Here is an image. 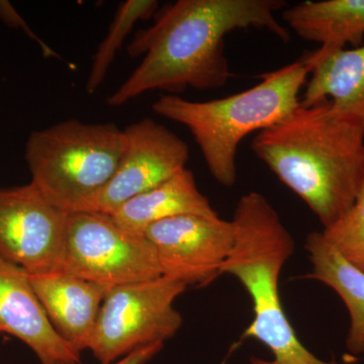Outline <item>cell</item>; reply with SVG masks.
I'll return each mask as SVG.
<instances>
[{"label": "cell", "mask_w": 364, "mask_h": 364, "mask_svg": "<svg viewBox=\"0 0 364 364\" xmlns=\"http://www.w3.org/2000/svg\"><path fill=\"white\" fill-rule=\"evenodd\" d=\"M287 6L284 0H178L170 4L128 46L129 56H143L142 62L107 104L121 107L154 90L173 95L188 87H223L232 75L225 55L227 35L258 28L289 43V31L275 16Z\"/></svg>", "instance_id": "6da1fadb"}, {"label": "cell", "mask_w": 364, "mask_h": 364, "mask_svg": "<svg viewBox=\"0 0 364 364\" xmlns=\"http://www.w3.org/2000/svg\"><path fill=\"white\" fill-rule=\"evenodd\" d=\"M251 147L323 228L344 215L363 188L364 131L333 114L329 100L299 105L257 133Z\"/></svg>", "instance_id": "7a4b0ae2"}, {"label": "cell", "mask_w": 364, "mask_h": 364, "mask_svg": "<svg viewBox=\"0 0 364 364\" xmlns=\"http://www.w3.org/2000/svg\"><path fill=\"white\" fill-rule=\"evenodd\" d=\"M235 244L221 274L239 280L250 296L254 317L242 338L256 339L272 352V360L250 364H340L322 360L299 341L279 296V277L294 252V240L265 196L250 191L235 208Z\"/></svg>", "instance_id": "3957f363"}, {"label": "cell", "mask_w": 364, "mask_h": 364, "mask_svg": "<svg viewBox=\"0 0 364 364\" xmlns=\"http://www.w3.org/2000/svg\"><path fill=\"white\" fill-rule=\"evenodd\" d=\"M310 71L303 61L263 74L247 90L205 102L165 95L152 109L183 124L200 147L208 171L222 186L237 181V153L246 136L279 123L301 105L299 92Z\"/></svg>", "instance_id": "277c9868"}, {"label": "cell", "mask_w": 364, "mask_h": 364, "mask_svg": "<svg viewBox=\"0 0 364 364\" xmlns=\"http://www.w3.org/2000/svg\"><path fill=\"white\" fill-rule=\"evenodd\" d=\"M126 148L116 124L69 119L33 131L25 159L32 183L48 202L66 213L83 212L116 171Z\"/></svg>", "instance_id": "5b68a950"}, {"label": "cell", "mask_w": 364, "mask_h": 364, "mask_svg": "<svg viewBox=\"0 0 364 364\" xmlns=\"http://www.w3.org/2000/svg\"><path fill=\"white\" fill-rule=\"evenodd\" d=\"M188 286L162 277L112 287L105 294L88 349L102 364H112L132 352L164 345L181 329L173 304Z\"/></svg>", "instance_id": "8992f818"}, {"label": "cell", "mask_w": 364, "mask_h": 364, "mask_svg": "<svg viewBox=\"0 0 364 364\" xmlns=\"http://www.w3.org/2000/svg\"><path fill=\"white\" fill-rule=\"evenodd\" d=\"M60 270L107 289L162 277L145 235L127 231L111 215L95 212L69 213Z\"/></svg>", "instance_id": "52a82bcc"}, {"label": "cell", "mask_w": 364, "mask_h": 364, "mask_svg": "<svg viewBox=\"0 0 364 364\" xmlns=\"http://www.w3.org/2000/svg\"><path fill=\"white\" fill-rule=\"evenodd\" d=\"M68 214L32 182L0 188V258L28 274L61 269Z\"/></svg>", "instance_id": "ba28073f"}, {"label": "cell", "mask_w": 364, "mask_h": 364, "mask_svg": "<svg viewBox=\"0 0 364 364\" xmlns=\"http://www.w3.org/2000/svg\"><path fill=\"white\" fill-rule=\"evenodd\" d=\"M124 133L126 148L114 176L83 212L112 214L186 168L188 143L154 119L145 117L127 127Z\"/></svg>", "instance_id": "9c48e42d"}, {"label": "cell", "mask_w": 364, "mask_h": 364, "mask_svg": "<svg viewBox=\"0 0 364 364\" xmlns=\"http://www.w3.org/2000/svg\"><path fill=\"white\" fill-rule=\"evenodd\" d=\"M144 235L154 246L162 275L188 287L219 277L235 244L233 222L220 215H177L150 225Z\"/></svg>", "instance_id": "30bf717a"}, {"label": "cell", "mask_w": 364, "mask_h": 364, "mask_svg": "<svg viewBox=\"0 0 364 364\" xmlns=\"http://www.w3.org/2000/svg\"><path fill=\"white\" fill-rule=\"evenodd\" d=\"M26 275L60 336L79 354L88 349L100 306L109 289L62 270Z\"/></svg>", "instance_id": "8fae6325"}, {"label": "cell", "mask_w": 364, "mask_h": 364, "mask_svg": "<svg viewBox=\"0 0 364 364\" xmlns=\"http://www.w3.org/2000/svg\"><path fill=\"white\" fill-rule=\"evenodd\" d=\"M0 333L23 341L41 364L81 363L80 354L53 327L28 275L18 267L0 272Z\"/></svg>", "instance_id": "7c38bea8"}, {"label": "cell", "mask_w": 364, "mask_h": 364, "mask_svg": "<svg viewBox=\"0 0 364 364\" xmlns=\"http://www.w3.org/2000/svg\"><path fill=\"white\" fill-rule=\"evenodd\" d=\"M310 71L301 105L329 100L330 109L364 131V45L301 59Z\"/></svg>", "instance_id": "4fadbf2b"}, {"label": "cell", "mask_w": 364, "mask_h": 364, "mask_svg": "<svg viewBox=\"0 0 364 364\" xmlns=\"http://www.w3.org/2000/svg\"><path fill=\"white\" fill-rule=\"evenodd\" d=\"M282 18L299 38L320 44L311 58L363 45L364 0H306L286 7Z\"/></svg>", "instance_id": "5bb4252c"}, {"label": "cell", "mask_w": 364, "mask_h": 364, "mask_svg": "<svg viewBox=\"0 0 364 364\" xmlns=\"http://www.w3.org/2000/svg\"><path fill=\"white\" fill-rule=\"evenodd\" d=\"M182 215H219L207 196L200 193L195 176L188 168L109 214L117 226L140 235L154 223Z\"/></svg>", "instance_id": "9a60e30c"}, {"label": "cell", "mask_w": 364, "mask_h": 364, "mask_svg": "<svg viewBox=\"0 0 364 364\" xmlns=\"http://www.w3.org/2000/svg\"><path fill=\"white\" fill-rule=\"evenodd\" d=\"M305 249L312 263L309 279L332 289L343 301L349 318L346 348L353 355L364 353V273L345 261L324 240L321 232L306 237Z\"/></svg>", "instance_id": "2e32d148"}, {"label": "cell", "mask_w": 364, "mask_h": 364, "mask_svg": "<svg viewBox=\"0 0 364 364\" xmlns=\"http://www.w3.org/2000/svg\"><path fill=\"white\" fill-rule=\"evenodd\" d=\"M158 6L159 2L157 0H127L119 4L107 36L93 55L85 85L86 92L92 95L102 85L117 51L121 49L134 26L138 21L152 18Z\"/></svg>", "instance_id": "e0dca14e"}, {"label": "cell", "mask_w": 364, "mask_h": 364, "mask_svg": "<svg viewBox=\"0 0 364 364\" xmlns=\"http://www.w3.org/2000/svg\"><path fill=\"white\" fill-rule=\"evenodd\" d=\"M321 234L345 261L364 273V186L353 205Z\"/></svg>", "instance_id": "ac0fdd59"}, {"label": "cell", "mask_w": 364, "mask_h": 364, "mask_svg": "<svg viewBox=\"0 0 364 364\" xmlns=\"http://www.w3.org/2000/svg\"><path fill=\"white\" fill-rule=\"evenodd\" d=\"M0 20L4 21L6 26H11V28L23 31L31 40L37 43L45 58H60L57 52H55L49 45L46 44L44 41L33 32L32 28L28 26L26 21L21 18L18 11H16V9L11 6V2L6 1V0H0Z\"/></svg>", "instance_id": "d6986e66"}, {"label": "cell", "mask_w": 364, "mask_h": 364, "mask_svg": "<svg viewBox=\"0 0 364 364\" xmlns=\"http://www.w3.org/2000/svg\"><path fill=\"white\" fill-rule=\"evenodd\" d=\"M164 345H150L143 347L138 350L132 352L124 358L119 359L112 364H145L154 358L158 352L161 351ZM61 364H80V363H61Z\"/></svg>", "instance_id": "ffe728a7"}, {"label": "cell", "mask_w": 364, "mask_h": 364, "mask_svg": "<svg viewBox=\"0 0 364 364\" xmlns=\"http://www.w3.org/2000/svg\"><path fill=\"white\" fill-rule=\"evenodd\" d=\"M16 267L14 265L9 264V263H6V261L0 258V272H9V270H13Z\"/></svg>", "instance_id": "44dd1931"}]
</instances>
